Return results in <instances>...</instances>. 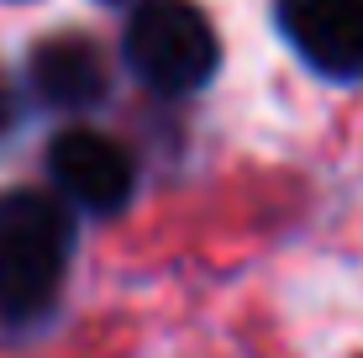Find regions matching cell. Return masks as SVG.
Listing matches in <instances>:
<instances>
[{
  "mask_svg": "<svg viewBox=\"0 0 363 358\" xmlns=\"http://www.w3.org/2000/svg\"><path fill=\"white\" fill-rule=\"evenodd\" d=\"M121 53L153 95H195L221 64L216 27L190 0H143L127 21Z\"/></svg>",
  "mask_w": 363,
  "mask_h": 358,
  "instance_id": "2",
  "label": "cell"
},
{
  "mask_svg": "<svg viewBox=\"0 0 363 358\" xmlns=\"http://www.w3.org/2000/svg\"><path fill=\"white\" fill-rule=\"evenodd\" d=\"M27 84L43 106L53 111H90L106 101L111 90V74H106V58L90 37L79 32H58V37H43L27 58Z\"/></svg>",
  "mask_w": 363,
  "mask_h": 358,
  "instance_id": "5",
  "label": "cell"
},
{
  "mask_svg": "<svg viewBox=\"0 0 363 358\" xmlns=\"http://www.w3.org/2000/svg\"><path fill=\"white\" fill-rule=\"evenodd\" d=\"M279 32L327 79H363V0H274Z\"/></svg>",
  "mask_w": 363,
  "mask_h": 358,
  "instance_id": "4",
  "label": "cell"
},
{
  "mask_svg": "<svg viewBox=\"0 0 363 358\" xmlns=\"http://www.w3.org/2000/svg\"><path fill=\"white\" fill-rule=\"evenodd\" d=\"M106 6H127V0H106Z\"/></svg>",
  "mask_w": 363,
  "mask_h": 358,
  "instance_id": "7",
  "label": "cell"
},
{
  "mask_svg": "<svg viewBox=\"0 0 363 358\" xmlns=\"http://www.w3.org/2000/svg\"><path fill=\"white\" fill-rule=\"evenodd\" d=\"M74 248V211L64 195L6 190L0 195V322L27 327L53 311Z\"/></svg>",
  "mask_w": 363,
  "mask_h": 358,
  "instance_id": "1",
  "label": "cell"
},
{
  "mask_svg": "<svg viewBox=\"0 0 363 358\" xmlns=\"http://www.w3.org/2000/svg\"><path fill=\"white\" fill-rule=\"evenodd\" d=\"M48 174H53L58 195L79 211H121L132 201V184H137V169H132V153L121 147L116 138L106 132H90V127H69L48 142Z\"/></svg>",
  "mask_w": 363,
  "mask_h": 358,
  "instance_id": "3",
  "label": "cell"
},
{
  "mask_svg": "<svg viewBox=\"0 0 363 358\" xmlns=\"http://www.w3.org/2000/svg\"><path fill=\"white\" fill-rule=\"evenodd\" d=\"M11 116H16V101H11V84L0 79V132L11 127Z\"/></svg>",
  "mask_w": 363,
  "mask_h": 358,
  "instance_id": "6",
  "label": "cell"
}]
</instances>
